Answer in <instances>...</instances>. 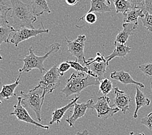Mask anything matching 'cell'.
Masks as SVG:
<instances>
[{
  "label": "cell",
  "instance_id": "1",
  "mask_svg": "<svg viewBox=\"0 0 152 135\" xmlns=\"http://www.w3.org/2000/svg\"><path fill=\"white\" fill-rule=\"evenodd\" d=\"M12 5V13L10 17L13 20V26L16 29L23 27L35 29L33 23L37 21L36 16L34 15L31 7L20 0H10Z\"/></svg>",
  "mask_w": 152,
  "mask_h": 135
},
{
  "label": "cell",
  "instance_id": "2",
  "mask_svg": "<svg viewBox=\"0 0 152 135\" xmlns=\"http://www.w3.org/2000/svg\"><path fill=\"white\" fill-rule=\"evenodd\" d=\"M100 81L97 78L85 73L79 72L77 74H72L66 81V84L61 92L63 93L66 98L74 94H79L85 88L92 85H99Z\"/></svg>",
  "mask_w": 152,
  "mask_h": 135
},
{
  "label": "cell",
  "instance_id": "3",
  "mask_svg": "<svg viewBox=\"0 0 152 135\" xmlns=\"http://www.w3.org/2000/svg\"><path fill=\"white\" fill-rule=\"evenodd\" d=\"M61 45L58 42H55L50 46V50L45 54L44 56L39 57L34 54L32 47L29 48V54L26 55L23 58L20 59V61L23 62V66L22 68L19 70V73L26 72L28 73L33 69H39L40 73L44 71L47 72L46 69L44 68V62L46 61L50 55L53 53H56L61 49Z\"/></svg>",
  "mask_w": 152,
  "mask_h": 135
},
{
  "label": "cell",
  "instance_id": "4",
  "mask_svg": "<svg viewBox=\"0 0 152 135\" xmlns=\"http://www.w3.org/2000/svg\"><path fill=\"white\" fill-rule=\"evenodd\" d=\"M42 89L37 86L33 89L30 90L28 93L23 91L20 92L22 97V104L26 108L31 109L36 114V116L39 122H41V109L44 103L42 99Z\"/></svg>",
  "mask_w": 152,
  "mask_h": 135
},
{
  "label": "cell",
  "instance_id": "5",
  "mask_svg": "<svg viewBox=\"0 0 152 135\" xmlns=\"http://www.w3.org/2000/svg\"><path fill=\"white\" fill-rule=\"evenodd\" d=\"M58 66L57 65L53 66L50 70L46 72L40 78L37 86L42 89V99L44 101L45 96L47 93H52L60 84L61 75L58 70Z\"/></svg>",
  "mask_w": 152,
  "mask_h": 135
},
{
  "label": "cell",
  "instance_id": "6",
  "mask_svg": "<svg viewBox=\"0 0 152 135\" xmlns=\"http://www.w3.org/2000/svg\"><path fill=\"white\" fill-rule=\"evenodd\" d=\"M84 65L97 76V78L100 82L105 78L106 69L109 64L107 62L105 57L99 52L96 53L94 58H91L87 61L86 60L84 62Z\"/></svg>",
  "mask_w": 152,
  "mask_h": 135
},
{
  "label": "cell",
  "instance_id": "7",
  "mask_svg": "<svg viewBox=\"0 0 152 135\" xmlns=\"http://www.w3.org/2000/svg\"><path fill=\"white\" fill-rule=\"evenodd\" d=\"M41 25H42V29L40 28L39 29H33L23 27L21 29H16L12 34V38L10 40V43L15 45V47H18V44L24 40H28L30 38L35 37L39 34L42 35L45 33H49L50 30L45 29L42 22L41 23Z\"/></svg>",
  "mask_w": 152,
  "mask_h": 135
},
{
  "label": "cell",
  "instance_id": "8",
  "mask_svg": "<svg viewBox=\"0 0 152 135\" xmlns=\"http://www.w3.org/2000/svg\"><path fill=\"white\" fill-rule=\"evenodd\" d=\"M110 102V99L107 96L99 97L98 98L97 103L94 104L92 109L96 110L99 118L106 120L119 111L120 109L118 107H113L114 105L110 107L109 105Z\"/></svg>",
  "mask_w": 152,
  "mask_h": 135
},
{
  "label": "cell",
  "instance_id": "9",
  "mask_svg": "<svg viewBox=\"0 0 152 135\" xmlns=\"http://www.w3.org/2000/svg\"><path fill=\"white\" fill-rule=\"evenodd\" d=\"M65 40L66 42L68 52L70 53L72 56L76 57L79 62L83 63L86 61L84 55L85 44L87 38L85 34L83 35H79L74 40H69L66 37H64Z\"/></svg>",
  "mask_w": 152,
  "mask_h": 135
},
{
  "label": "cell",
  "instance_id": "10",
  "mask_svg": "<svg viewBox=\"0 0 152 135\" xmlns=\"http://www.w3.org/2000/svg\"><path fill=\"white\" fill-rule=\"evenodd\" d=\"M17 99H18V102L14 105V110L12 112L10 113V115L15 116L16 117V118L19 121H21V122L32 124L34 125V126H36L37 127L43 128V129L46 130L50 129V126H44V125L40 124V123L36 122L35 120H33L32 117H31L29 114L27 112V109L22 105V97L17 96Z\"/></svg>",
  "mask_w": 152,
  "mask_h": 135
},
{
  "label": "cell",
  "instance_id": "11",
  "mask_svg": "<svg viewBox=\"0 0 152 135\" xmlns=\"http://www.w3.org/2000/svg\"><path fill=\"white\" fill-rule=\"evenodd\" d=\"M94 101L93 99H90L85 103L76 102L74 105V111L72 115L66 120L70 127H74L75 123L78 119L83 117L88 109H92V107L94 105Z\"/></svg>",
  "mask_w": 152,
  "mask_h": 135
},
{
  "label": "cell",
  "instance_id": "12",
  "mask_svg": "<svg viewBox=\"0 0 152 135\" xmlns=\"http://www.w3.org/2000/svg\"><path fill=\"white\" fill-rule=\"evenodd\" d=\"M115 98L114 99V105L126 114L130 107V103L131 101V97L118 88H115Z\"/></svg>",
  "mask_w": 152,
  "mask_h": 135
},
{
  "label": "cell",
  "instance_id": "13",
  "mask_svg": "<svg viewBox=\"0 0 152 135\" xmlns=\"http://www.w3.org/2000/svg\"><path fill=\"white\" fill-rule=\"evenodd\" d=\"M110 77L113 80L119 81L124 85L133 84L139 86L140 88H144V85L142 83L134 81L129 72H126L124 70L113 72L110 74Z\"/></svg>",
  "mask_w": 152,
  "mask_h": 135
},
{
  "label": "cell",
  "instance_id": "14",
  "mask_svg": "<svg viewBox=\"0 0 152 135\" xmlns=\"http://www.w3.org/2000/svg\"><path fill=\"white\" fill-rule=\"evenodd\" d=\"M22 73H20L16 81L9 85H4L2 86L1 90L0 91V104L3 103V101L5 99H9L14 97H16V94L15 93L16 88L20 84V80L21 78Z\"/></svg>",
  "mask_w": 152,
  "mask_h": 135
},
{
  "label": "cell",
  "instance_id": "15",
  "mask_svg": "<svg viewBox=\"0 0 152 135\" xmlns=\"http://www.w3.org/2000/svg\"><path fill=\"white\" fill-rule=\"evenodd\" d=\"M79 98V96H76L74 99H71L70 102L68 104H67L66 106L61 107V108H59V109H55L52 112V117H51V120L50 122L49 125H52L54 123H57V124H59L61 123V119L63 118V116H64L66 112L68 109L72 108V107L74 106L75 103L76 102H77V100Z\"/></svg>",
  "mask_w": 152,
  "mask_h": 135
},
{
  "label": "cell",
  "instance_id": "16",
  "mask_svg": "<svg viewBox=\"0 0 152 135\" xmlns=\"http://www.w3.org/2000/svg\"><path fill=\"white\" fill-rule=\"evenodd\" d=\"M137 26L134 23H123V30L117 34L115 41L120 44H126L129 37L134 33Z\"/></svg>",
  "mask_w": 152,
  "mask_h": 135
},
{
  "label": "cell",
  "instance_id": "17",
  "mask_svg": "<svg viewBox=\"0 0 152 135\" xmlns=\"http://www.w3.org/2000/svg\"><path fill=\"white\" fill-rule=\"evenodd\" d=\"M131 48L127 46L126 44H120L118 42H115V50H113L112 53L109 56L105 57L107 62H109L115 57H125L126 55L130 53Z\"/></svg>",
  "mask_w": 152,
  "mask_h": 135
},
{
  "label": "cell",
  "instance_id": "18",
  "mask_svg": "<svg viewBox=\"0 0 152 135\" xmlns=\"http://www.w3.org/2000/svg\"><path fill=\"white\" fill-rule=\"evenodd\" d=\"M31 7L33 14L36 16H40L45 13H51L46 0H31Z\"/></svg>",
  "mask_w": 152,
  "mask_h": 135
},
{
  "label": "cell",
  "instance_id": "19",
  "mask_svg": "<svg viewBox=\"0 0 152 135\" xmlns=\"http://www.w3.org/2000/svg\"><path fill=\"white\" fill-rule=\"evenodd\" d=\"M134 99H135L136 108L133 114V117L137 119L138 117V111H139V109L142 107L150 105L151 101L149 99L145 97L143 92L140 90L138 86H136V94Z\"/></svg>",
  "mask_w": 152,
  "mask_h": 135
},
{
  "label": "cell",
  "instance_id": "20",
  "mask_svg": "<svg viewBox=\"0 0 152 135\" xmlns=\"http://www.w3.org/2000/svg\"><path fill=\"white\" fill-rule=\"evenodd\" d=\"M111 11L112 8L105 0H91V9L88 10V12L105 13Z\"/></svg>",
  "mask_w": 152,
  "mask_h": 135
},
{
  "label": "cell",
  "instance_id": "21",
  "mask_svg": "<svg viewBox=\"0 0 152 135\" xmlns=\"http://www.w3.org/2000/svg\"><path fill=\"white\" fill-rule=\"evenodd\" d=\"M142 10L140 9H133L124 15V23H134L138 26V20L144 15Z\"/></svg>",
  "mask_w": 152,
  "mask_h": 135
},
{
  "label": "cell",
  "instance_id": "22",
  "mask_svg": "<svg viewBox=\"0 0 152 135\" xmlns=\"http://www.w3.org/2000/svg\"><path fill=\"white\" fill-rule=\"evenodd\" d=\"M15 30L12 26H9V25L0 26V46L3 42L10 43V36L12 34Z\"/></svg>",
  "mask_w": 152,
  "mask_h": 135
},
{
  "label": "cell",
  "instance_id": "23",
  "mask_svg": "<svg viewBox=\"0 0 152 135\" xmlns=\"http://www.w3.org/2000/svg\"><path fill=\"white\" fill-rule=\"evenodd\" d=\"M113 1L116 13H122L124 15L129 10L134 9L127 0H113Z\"/></svg>",
  "mask_w": 152,
  "mask_h": 135
},
{
  "label": "cell",
  "instance_id": "24",
  "mask_svg": "<svg viewBox=\"0 0 152 135\" xmlns=\"http://www.w3.org/2000/svg\"><path fill=\"white\" fill-rule=\"evenodd\" d=\"M68 62L71 65V67L72 68H74V70H75L77 72L85 73V74L91 75V76H92V77L97 78V76H96L91 70H90L88 67L85 66H82L80 63H79V62L77 59L74 61H68Z\"/></svg>",
  "mask_w": 152,
  "mask_h": 135
},
{
  "label": "cell",
  "instance_id": "25",
  "mask_svg": "<svg viewBox=\"0 0 152 135\" xmlns=\"http://www.w3.org/2000/svg\"><path fill=\"white\" fill-rule=\"evenodd\" d=\"M11 9L7 6L2 0H0V26L9 25L7 14Z\"/></svg>",
  "mask_w": 152,
  "mask_h": 135
},
{
  "label": "cell",
  "instance_id": "26",
  "mask_svg": "<svg viewBox=\"0 0 152 135\" xmlns=\"http://www.w3.org/2000/svg\"><path fill=\"white\" fill-rule=\"evenodd\" d=\"M113 88V82L107 78L105 77L99 83V92H101L104 96H107V94H109V93L112 91Z\"/></svg>",
  "mask_w": 152,
  "mask_h": 135
},
{
  "label": "cell",
  "instance_id": "27",
  "mask_svg": "<svg viewBox=\"0 0 152 135\" xmlns=\"http://www.w3.org/2000/svg\"><path fill=\"white\" fill-rule=\"evenodd\" d=\"M143 26L146 28L148 31L152 32V15L149 13H144V15L140 18Z\"/></svg>",
  "mask_w": 152,
  "mask_h": 135
},
{
  "label": "cell",
  "instance_id": "28",
  "mask_svg": "<svg viewBox=\"0 0 152 135\" xmlns=\"http://www.w3.org/2000/svg\"><path fill=\"white\" fill-rule=\"evenodd\" d=\"M139 68L144 75L152 77V62L141 64L139 66Z\"/></svg>",
  "mask_w": 152,
  "mask_h": 135
},
{
  "label": "cell",
  "instance_id": "29",
  "mask_svg": "<svg viewBox=\"0 0 152 135\" xmlns=\"http://www.w3.org/2000/svg\"><path fill=\"white\" fill-rule=\"evenodd\" d=\"M98 17L96 16L95 12H87L85 16L79 19V20H85V22L88 24H94L97 21Z\"/></svg>",
  "mask_w": 152,
  "mask_h": 135
},
{
  "label": "cell",
  "instance_id": "30",
  "mask_svg": "<svg viewBox=\"0 0 152 135\" xmlns=\"http://www.w3.org/2000/svg\"><path fill=\"white\" fill-rule=\"evenodd\" d=\"M141 124L147 127L150 131H152V112L141 119Z\"/></svg>",
  "mask_w": 152,
  "mask_h": 135
},
{
  "label": "cell",
  "instance_id": "31",
  "mask_svg": "<svg viewBox=\"0 0 152 135\" xmlns=\"http://www.w3.org/2000/svg\"><path fill=\"white\" fill-rule=\"evenodd\" d=\"M70 68H72L71 65L68 62V61H65L58 66V72H59V74L61 76H63V75H64V73L66 72H67Z\"/></svg>",
  "mask_w": 152,
  "mask_h": 135
},
{
  "label": "cell",
  "instance_id": "32",
  "mask_svg": "<svg viewBox=\"0 0 152 135\" xmlns=\"http://www.w3.org/2000/svg\"><path fill=\"white\" fill-rule=\"evenodd\" d=\"M142 10L144 13H149L152 15V0H145L144 5Z\"/></svg>",
  "mask_w": 152,
  "mask_h": 135
},
{
  "label": "cell",
  "instance_id": "33",
  "mask_svg": "<svg viewBox=\"0 0 152 135\" xmlns=\"http://www.w3.org/2000/svg\"><path fill=\"white\" fill-rule=\"evenodd\" d=\"M127 1H128L134 8L140 9L141 10L144 7L145 3V0H127Z\"/></svg>",
  "mask_w": 152,
  "mask_h": 135
},
{
  "label": "cell",
  "instance_id": "34",
  "mask_svg": "<svg viewBox=\"0 0 152 135\" xmlns=\"http://www.w3.org/2000/svg\"><path fill=\"white\" fill-rule=\"evenodd\" d=\"M66 3V4L68 5H75L76 3H77L79 0H65Z\"/></svg>",
  "mask_w": 152,
  "mask_h": 135
},
{
  "label": "cell",
  "instance_id": "35",
  "mask_svg": "<svg viewBox=\"0 0 152 135\" xmlns=\"http://www.w3.org/2000/svg\"><path fill=\"white\" fill-rule=\"evenodd\" d=\"M88 134H89L88 131L87 129H85L84 131H83L82 132H79V131H78V132L75 135H88Z\"/></svg>",
  "mask_w": 152,
  "mask_h": 135
},
{
  "label": "cell",
  "instance_id": "36",
  "mask_svg": "<svg viewBox=\"0 0 152 135\" xmlns=\"http://www.w3.org/2000/svg\"><path fill=\"white\" fill-rule=\"evenodd\" d=\"M129 135H145V134L144 133H134L133 132H131V133H130Z\"/></svg>",
  "mask_w": 152,
  "mask_h": 135
},
{
  "label": "cell",
  "instance_id": "37",
  "mask_svg": "<svg viewBox=\"0 0 152 135\" xmlns=\"http://www.w3.org/2000/svg\"><path fill=\"white\" fill-rule=\"evenodd\" d=\"M105 1L109 5H110V0H105Z\"/></svg>",
  "mask_w": 152,
  "mask_h": 135
},
{
  "label": "cell",
  "instance_id": "38",
  "mask_svg": "<svg viewBox=\"0 0 152 135\" xmlns=\"http://www.w3.org/2000/svg\"><path fill=\"white\" fill-rule=\"evenodd\" d=\"M0 60H3V57H2V56L1 55V54H0Z\"/></svg>",
  "mask_w": 152,
  "mask_h": 135
},
{
  "label": "cell",
  "instance_id": "39",
  "mask_svg": "<svg viewBox=\"0 0 152 135\" xmlns=\"http://www.w3.org/2000/svg\"><path fill=\"white\" fill-rule=\"evenodd\" d=\"M151 92H152V82H151Z\"/></svg>",
  "mask_w": 152,
  "mask_h": 135
}]
</instances>
